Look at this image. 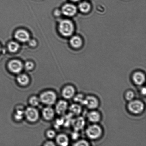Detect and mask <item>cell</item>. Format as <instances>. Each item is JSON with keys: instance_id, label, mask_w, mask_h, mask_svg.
Segmentation results:
<instances>
[{"instance_id": "15", "label": "cell", "mask_w": 146, "mask_h": 146, "mask_svg": "<svg viewBox=\"0 0 146 146\" xmlns=\"http://www.w3.org/2000/svg\"><path fill=\"white\" fill-rule=\"evenodd\" d=\"M72 125L76 131H78L83 129L85 126L86 121L83 117H79L73 120Z\"/></svg>"}, {"instance_id": "32", "label": "cell", "mask_w": 146, "mask_h": 146, "mask_svg": "<svg viewBox=\"0 0 146 146\" xmlns=\"http://www.w3.org/2000/svg\"><path fill=\"white\" fill-rule=\"evenodd\" d=\"M71 1H74V2H77V1H80V0H71Z\"/></svg>"}, {"instance_id": "29", "label": "cell", "mask_w": 146, "mask_h": 146, "mask_svg": "<svg viewBox=\"0 0 146 146\" xmlns=\"http://www.w3.org/2000/svg\"><path fill=\"white\" fill-rule=\"evenodd\" d=\"M29 46L31 47H35L37 45L36 41L34 39H31L28 41Z\"/></svg>"}, {"instance_id": "17", "label": "cell", "mask_w": 146, "mask_h": 146, "mask_svg": "<svg viewBox=\"0 0 146 146\" xmlns=\"http://www.w3.org/2000/svg\"><path fill=\"white\" fill-rule=\"evenodd\" d=\"M56 143L58 145L62 146H66L69 143V139L66 134H61L56 137Z\"/></svg>"}, {"instance_id": "3", "label": "cell", "mask_w": 146, "mask_h": 146, "mask_svg": "<svg viewBox=\"0 0 146 146\" xmlns=\"http://www.w3.org/2000/svg\"><path fill=\"white\" fill-rule=\"evenodd\" d=\"M86 134L89 139L97 140L101 138L102 135V129L97 124H93L87 127Z\"/></svg>"}, {"instance_id": "2", "label": "cell", "mask_w": 146, "mask_h": 146, "mask_svg": "<svg viewBox=\"0 0 146 146\" xmlns=\"http://www.w3.org/2000/svg\"><path fill=\"white\" fill-rule=\"evenodd\" d=\"M128 111L134 115H139L145 110V105L143 102L139 100H133L129 102L127 106Z\"/></svg>"}, {"instance_id": "22", "label": "cell", "mask_w": 146, "mask_h": 146, "mask_svg": "<svg viewBox=\"0 0 146 146\" xmlns=\"http://www.w3.org/2000/svg\"><path fill=\"white\" fill-rule=\"evenodd\" d=\"M9 51L10 52L15 53L19 50L20 45L18 42L15 41H11L9 43L8 45Z\"/></svg>"}, {"instance_id": "10", "label": "cell", "mask_w": 146, "mask_h": 146, "mask_svg": "<svg viewBox=\"0 0 146 146\" xmlns=\"http://www.w3.org/2000/svg\"><path fill=\"white\" fill-rule=\"evenodd\" d=\"M14 37L17 41L21 42H28L31 39L28 31L22 29L17 30L14 34Z\"/></svg>"}, {"instance_id": "31", "label": "cell", "mask_w": 146, "mask_h": 146, "mask_svg": "<svg viewBox=\"0 0 146 146\" xmlns=\"http://www.w3.org/2000/svg\"><path fill=\"white\" fill-rule=\"evenodd\" d=\"M141 94L143 96H145L146 90L145 87H143L141 88Z\"/></svg>"}, {"instance_id": "28", "label": "cell", "mask_w": 146, "mask_h": 146, "mask_svg": "<svg viewBox=\"0 0 146 146\" xmlns=\"http://www.w3.org/2000/svg\"><path fill=\"white\" fill-rule=\"evenodd\" d=\"M47 137L49 139H53L56 136V133L53 130H48L46 133Z\"/></svg>"}, {"instance_id": "1", "label": "cell", "mask_w": 146, "mask_h": 146, "mask_svg": "<svg viewBox=\"0 0 146 146\" xmlns=\"http://www.w3.org/2000/svg\"><path fill=\"white\" fill-rule=\"evenodd\" d=\"M58 31L61 35L64 37L71 36L74 31V24L70 20H62L60 21L58 25Z\"/></svg>"}, {"instance_id": "26", "label": "cell", "mask_w": 146, "mask_h": 146, "mask_svg": "<svg viewBox=\"0 0 146 146\" xmlns=\"http://www.w3.org/2000/svg\"><path fill=\"white\" fill-rule=\"evenodd\" d=\"M24 67L27 70H32L34 68V64L32 61H27L24 65Z\"/></svg>"}, {"instance_id": "7", "label": "cell", "mask_w": 146, "mask_h": 146, "mask_svg": "<svg viewBox=\"0 0 146 146\" xmlns=\"http://www.w3.org/2000/svg\"><path fill=\"white\" fill-rule=\"evenodd\" d=\"M8 68L11 72L14 74H20L24 68V65L19 60H11L8 64Z\"/></svg>"}, {"instance_id": "4", "label": "cell", "mask_w": 146, "mask_h": 146, "mask_svg": "<svg viewBox=\"0 0 146 146\" xmlns=\"http://www.w3.org/2000/svg\"><path fill=\"white\" fill-rule=\"evenodd\" d=\"M41 102L48 106H51L57 101V96L54 91H47L41 93L39 97Z\"/></svg>"}, {"instance_id": "5", "label": "cell", "mask_w": 146, "mask_h": 146, "mask_svg": "<svg viewBox=\"0 0 146 146\" xmlns=\"http://www.w3.org/2000/svg\"><path fill=\"white\" fill-rule=\"evenodd\" d=\"M24 116L28 121L31 123L36 122L39 118L38 110L32 106L27 107L25 110Z\"/></svg>"}, {"instance_id": "30", "label": "cell", "mask_w": 146, "mask_h": 146, "mask_svg": "<svg viewBox=\"0 0 146 146\" xmlns=\"http://www.w3.org/2000/svg\"><path fill=\"white\" fill-rule=\"evenodd\" d=\"M44 145V146H55V144L52 141H46Z\"/></svg>"}, {"instance_id": "18", "label": "cell", "mask_w": 146, "mask_h": 146, "mask_svg": "<svg viewBox=\"0 0 146 146\" xmlns=\"http://www.w3.org/2000/svg\"><path fill=\"white\" fill-rule=\"evenodd\" d=\"M17 82L20 85L25 86L28 85L30 82L29 77L26 74H22L18 75L17 78Z\"/></svg>"}, {"instance_id": "27", "label": "cell", "mask_w": 146, "mask_h": 146, "mask_svg": "<svg viewBox=\"0 0 146 146\" xmlns=\"http://www.w3.org/2000/svg\"><path fill=\"white\" fill-rule=\"evenodd\" d=\"M75 146H88L90 145L88 141L84 139L79 140L73 144Z\"/></svg>"}, {"instance_id": "21", "label": "cell", "mask_w": 146, "mask_h": 146, "mask_svg": "<svg viewBox=\"0 0 146 146\" xmlns=\"http://www.w3.org/2000/svg\"><path fill=\"white\" fill-rule=\"evenodd\" d=\"M24 112L25 110H24L22 107H17L14 115L15 119L17 121H20L22 120L24 116Z\"/></svg>"}, {"instance_id": "19", "label": "cell", "mask_w": 146, "mask_h": 146, "mask_svg": "<svg viewBox=\"0 0 146 146\" xmlns=\"http://www.w3.org/2000/svg\"><path fill=\"white\" fill-rule=\"evenodd\" d=\"M69 109L72 115H79L82 111V108L81 105L78 104H71L69 107Z\"/></svg>"}, {"instance_id": "11", "label": "cell", "mask_w": 146, "mask_h": 146, "mask_svg": "<svg viewBox=\"0 0 146 146\" xmlns=\"http://www.w3.org/2000/svg\"><path fill=\"white\" fill-rule=\"evenodd\" d=\"M76 90L73 86L68 85L63 89L62 94L63 97L65 99L70 100L75 95Z\"/></svg>"}, {"instance_id": "23", "label": "cell", "mask_w": 146, "mask_h": 146, "mask_svg": "<svg viewBox=\"0 0 146 146\" xmlns=\"http://www.w3.org/2000/svg\"><path fill=\"white\" fill-rule=\"evenodd\" d=\"M41 102L39 98L35 96H33L29 98V103L32 107L37 106Z\"/></svg>"}, {"instance_id": "9", "label": "cell", "mask_w": 146, "mask_h": 146, "mask_svg": "<svg viewBox=\"0 0 146 146\" xmlns=\"http://www.w3.org/2000/svg\"><path fill=\"white\" fill-rule=\"evenodd\" d=\"M133 82L136 86H141L145 84L146 81L145 74L141 71H136L132 76Z\"/></svg>"}, {"instance_id": "6", "label": "cell", "mask_w": 146, "mask_h": 146, "mask_svg": "<svg viewBox=\"0 0 146 146\" xmlns=\"http://www.w3.org/2000/svg\"><path fill=\"white\" fill-rule=\"evenodd\" d=\"M82 104L88 109L92 110L98 108L100 103L97 97L94 96L89 95L85 97Z\"/></svg>"}, {"instance_id": "16", "label": "cell", "mask_w": 146, "mask_h": 146, "mask_svg": "<svg viewBox=\"0 0 146 146\" xmlns=\"http://www.w3.org/2000/svg\"><path fill=\"white\" fill-rule=\"evenodd\" d=\"M70 44L73 48L78 49L83 45V41L81 38L78 36H74L71 37L70 40Z\"/></svg>"}, {"instance_id": "20", "label": "cell", "mask_w": 146, "mask_h": 146, "mask_svg": "<svg viewBox=\"0 0 146 146\" xmlns=\"http://www.w3.org/2000/svg\"><path fill=\"white\" fill-rule=\"evenodd\" d=\"M78 8L82 13H87L91 10V7L89 3L86 1H83L79 4Z\"/></svg>"}, {"instance_id": "13", "label": "cell", "mask_w": 146, "mask_h": 146, "mask_svg": "<svg viewBox=\"0 0 146 146\" xmlns=\"http://www.w3.org/2000/svg\"><path fill=\"white\" fill-rule=\"evenodd\" d=\"M68 108V103L64 100H60L56 105L55 111L58 115H63Z\"/></svg>"}, {"instance_id": "24", "label": "cell", "mask_w": 146, "mask_h": 146, "mask_svg": "<svg viewBox=\"0 0 146 146\" xmlns=\"http://www.w3.org/2000/svg\"><path fill=\"white\" fill-rule=\"evenodd\" d=\"M135 94L133 91L131 90H129L125 93V98L127 101L130 102L134 99Z\"/></svg>"}, {"instance_id": "8", "label": "cell", "mask_w": 146, "mask_h": 146, "mask_svg": "<svg viewBox=\"0 0 146 146\" xmlns=\"http://www.w3.org/2000/svg\"><path fill=\"white\" fill-rule=\"evenodd\" d=\"M61 11V13L66 16L71 17L76 14L77 9L74 4L66 3L63 6Z\"/></svg>"}, {"instance_id": "14", "label": "cell", "mask_w": 146, "mask_h": 146, "mask_svg": "<svg viewBox=\"0 0 146 146\" xmlns=\"http://www.w3.org/2000/svg\"><path fill=\"white\" fill-rule=\"evenodd\" d=\"M42 113L44 119L47 121H50L55 116V111L50 106H48L42 110Z\"/></svg>"}, {"instance_id": "33", "label": "cell", "mask_w": 146, "mask_h": 146, "mask_svg": "<svg viewBox=\"0 0 146 146\" xmlns=\"http://www.w3.org/2000/svg\"><path fill=\"white\" fill-rule=\"evenodd\" d=\"M1 46H0V51H1Z\"/></svg>"}, {"instance_id": "25", "label": "cell", "mask_w": 146, "mask_h": 146, "mask_svg": "<svg viewBox=\"0 0 146 146\" xmlns=\"http://www.w3.org/2000/svg\"><path fill=\"white\" fill-rule=\"evenodd\" d=\"M74 98V101L76 102L80 103L82 104L85 97L83 94H78L77 95H75Z\"/></svg>"}, {"instance_id": "12", "label": "cell", "mask_w": 146, "mask_h": 146, "mask_svg": "<svg viewBox=\"0 0 146 146\" xmlns=\"http://www.w3.org/2000/svg\"><path fill=\"white\" fill-rule=\"evenodd\" d=\"M87 118L88 121L92 124H97L101 121V114L98 111L92 110L87 113Z\"/></svg>"}]
</instances>
